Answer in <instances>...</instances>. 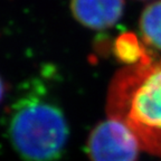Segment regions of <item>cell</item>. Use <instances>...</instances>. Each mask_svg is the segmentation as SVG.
<instances>
[{
    "label": "cell",
    "instance_id": "cell-7",
    "mask_svg": "<svg viewBox=\"0 0 161 161\" xmlns=\"http://www.w3.org/2000/svg\"><path fill=\"white\" fill-rule=\"evenodd\" d=\"M6 91H7V85H6L5 80H3V77L0 76V103H1V101L5 97Z\"/></svg>",
    "mask_w": 161,
    "mask_h": 161
},
{
    "label": "cell",
    "instance_id": "cell-3",
    "mask_svg": "<svg viewBox=\"0 0 161 161\" xmlns=\"http://www.w3.org/2000/svg\"><path fill=\"white\" fill-rule=\"evenodd\" d=\"M140 149L132 132L110 118L96 124L86 141L91 161H139Z\"/></svg>",
    "mask_w": 161,
    "mask_h": 161
},
{
    "label": "cell",
    "instance_id": "cell-1",
    "mask_svg": "<svg viewBox=\"0 0 161 161\" xmlns=\"http://www.w3.org/2000/svg\"><path fill=\"white\" fill-rule=\"evenodd\" d=\"M106 113L132 132L141 150L161 157V59L149 53L119 70L108 86Z\"/></svg>",
    "mask_w": 161,
    "mask_h": 161
},
{
    "label": "cell",
    "instance_id": "cell-4",
    "mask_svg": "<svg viewBox=\"0 0 161 161\" xmlns=\"http://www.w3.org/2000/svg\"><path fill=\"white\" fill-rule=\"evenodd\" d=\"M70 10L80 25L102 30L112 27L123 15V0H70Z\"/></svg>",
    "mask_w": 161,
    "mask_h": 161
},
{
    "label": "cell",
    "instance_id": "cell-5",
    "mask_svg": "<svg viewBox=\"0 0 161 161\" xmlns=\"http://www.w3.org/2000/svg\"><path fill=\"white\" fill-rule=\"evenodd\" d=\"M142 42L149 47L161 50V0L148 5L139 21Z\"/></svg>",
    "mask_w": 161,
    "mask_h": 161
},
{
    "label": "cell",
    "instance_id": "cell-6",
    "mask_svg": "<svg viewBox=\"0 0 161 161\" xmlns=\"http://www.w3.org/2000/svg\"><path fill=\"white\" fill-rule=\"evenodd\" d=\"M113 53L121 63L131 66L140 63L150 52L133 33H124L114 42Z\"/></svg>",
    "mask_w": 161,
    "mask_h": 161
},
{
    "label": "cell",
    "instance_id": "cell-2",
    "mask_svg": "<svg viewBox=\"0 0 161 161\" xmlns=\"http://www.w3.org/2000/svg\"><path fill=\"white\" fill-rule=\"evenodd\" d=\"M8 134L24 161H57L66 148L69 129L63 110L36 82L10 108Z\"/></svg>",
    "mask_w": 161,
    "mask_h": 161
}]
</instances>
